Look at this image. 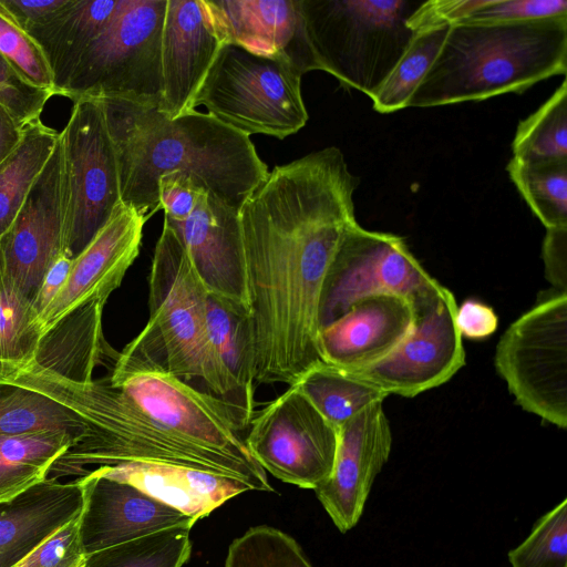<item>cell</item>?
<instances>
[{
	"mask_svg": "<svg viewBox=\"0 0 567 567\" xmlns=\"http://www.w3.org/2000/svg\"><path fill=\"white\" fill-rule=\"evenodd\" d=\"M359 178L334 146L277 165L241 205L257 383L293 384L321 363L319 302L329 265L357 224Z\"/></svg>",
	"mask_w": 567,
	"mask_h": 567,
	"instance_id": "6da1fadb",
	"label": "cell"
},
{
	"mask_svg": "<svg viewBox=\"0 0 567 567\" xmlns=\"http://www.w3.org/2000/svg\"><path fill=\"white\" fill-rule=\"evenodd\" d=\"M116 155L121 202L145 220L161 209L158 179L182 172L239 213L268 166L250 137L195 109L176 117L155 106L101 97Z\"/></svg>",
	"mask_w": 567,
	"mask_h": 567,
	"instance_id": "7a4b0ae2",
	"label": "cell"
},
{
	"mask_svg": "<svg viewBox=\"0 0 567 567\" xmlns=\"http://www.w3.org/2000/svg\"><path fill=\"white\" fill-rule=\"evenodd\" d=\"M567 71V18L451 25L406 107H432L523 93Z\"/></svg>",
	"mask_w": 567,
	"mask_h": 567,
	"instance_id": "3957f363",
	"label": "cell"
},
{
	"mask_svg": "<svg viewBox=\"0 0 567 567\" xmlns=\"http://www.w3.org/2000/svg\"><path fill=\"white\" fill-rule=\"evenodd\" d=\"M11 382L52 396L76 412L86 425L84 435L53 463L48 477H82L86 466L137 462L183 466L237 480L220 461L157 424L109 377L73 381L31 365Z\"/></svg>",
	"mask_w": 567,
	"mask_h": 567,
	"instance_id": "277c9868",
	"label": "cell"
},
{
	"mask_svg": "<svg viewBox=\"0 0 567 567\" xmlns=\"http://www.w3.org/2000/svg\"><path fill=\"white\" fill-rule=\"evenodd\" d=\"M150 319L117 354L112 379L162 371L214 395L206 331L208 291L174 228L164 220L148 277Z\"/></svg>",
	"mask_w": 567,
	"mask_h": 567,
	"instance_id": "5b68a950",
	"label": "cell"
},
{
	"mask_svg": "<svg viewBox=\"0 0 567 567\" xmlns=\"http://www.w3.org/2000/svg\"><path fill=\"white\" fill-rule=\"evenodd\" d=\"M422 2L300 0V10L321 71L371 97L412 41L408 22Z\"/></svg>",
	"mask_w": 567,
	"mask_h": 567,
	"instance_id": "8992f818",
	"label": "cell"
},
{
	"mask_svg": "<svg viewBox=\"0 0 567 567\" xmlns=\"http://www.w3.org/2000/svg\"><path fill=\"white\" fill-rule=\"evenodd\" d=\"M302 75L287 61L252 53L234 43L220 47L193 107L246 134L284 140L308 122Z\"/></svg>",
	"mask_w": 567,
	"mask_h": 567,
	"instance_id": "52a82bcc",
	"label": "cell"
},
{
	"mask_svg": "<svg viewBox=\"0 0 567 567\" xmlns=\"http://www.w3.org/2000/svg\"><path fill=\"white\" fill-rule=\"evenodd\" d=\"M167 0H118L99 35L78 59L59 95L114 97L158 107L161 40Z\"/></svg>",
	"mask_w": 567,
	"mask_h": 567,
	"instance_id": "ba28073f",
	"label": "cell"
},
{
	"mask_svg": "<svg viewBox=\"0 0 567 567\" xmlns=\"http://www.w3.org/2000/svg\"><path fill=\"white\" fill-rule=\"evenodd\" d=\"M109 378L163 429L220 461L250 491H274L247 447V430L224 401L162 371Z\"/></svg>",
	"mask_w": 567,
	"mask_h": 567,
	"instance_id": "9c48e42d",
	"label": "cell"
},
{
	"mask_svg": "<svg viewBox=\"0 0 567 567\" xmlns=\"http://www.w3.org/2000/svg\"><path fill=\"white\" fill-rule=\"evenodd\" d=\"M497 373L516 403L567 427V292L553 289L517 318L495 351Z\"/></svg>",
	"mask_w": 567,
	"mask_h": 567,
	"instance_id": "30bf717a",
	"label": "cell"
},
{
	"mask_svg": "<svg viewBox=\"0 0 567 567\" xmlns=\"http://www.w3.org/2000/svg\"><path fill=\"white\" fill-rule=\"evenodd\" d=\"M63 152V251L76 257L121 202L116 155L99 99L74 102L60 132Z\"/></svg>",
	"mask_w": 567,
	"mask_h": 567,
	"instance_id": "8fae6325",
	"label": "cell"
},
{
	"mask_svg": "<svg viewBox=\"0 0 567 567\" xmlns=\"http://www.w3.org/2000/svg\"><path fill=\"white\" fill-rule=\"evenodd\" d=\"M439 284L402 237L368 230L357 223L344 234L329 265L320 295L319 328L364 298L390 293L413 303Z\"/></svg>",
	"mask_w": 567,
	"mask_h": 567,
	"instance_id": "7c38bea8",
	"label": "cell"
},
{
	"mask_svg": "<svg viewBox=\"0 0 567 567\" xmlns=\"http://www.w3.org/2000/svg\"><path fill=\"white\" fill-rule=\"evenodd\" d=\"M412 307V329L389 354L369 365L346 371L388 395L404 398L419 395L454 377L465 364L464 346L455 321L454 295L439 284Z\"/></svg>",
	"mask_w": 567,
	"mask_h": 567,
	"instance_id": "4fadbf2b",
	"label": "cell"
},
{
	"mask_svg": "<svg viewBox=\"0 0 567 567\" xmlns=\"http://www.w3.org/2000/svg\"><path fill=\"white\" fill-rule=\"evenodd\" d=\"M245 440L265 471L285 483L315 489L332 472L338 430L291 384L256 412Z\"/></svg>",
	"mask_w": 567,
	"mask_h": 567,
	"instance_id": "5bb4252c",
	"label": "cell"
},
{
	"mask_svg": "<svg viewBox=\"0 0 567 567\" xmlns=\"http://www.w3.org/2000/svg\"><path fill=\"white\" fill-rule=\"evenodd\" d=\"M63 152L58 144L13 223L0 238L4 274L31 306L53 260L63 251Z\"/></svg>",
	"mask_w": 567,
	"mask_h": 567,
	"instance_id": "9a60e30c",
	"label": "cell"
},
{
	"mask_svg": "<svg viewBox=\"0 0 567 567\" xmlns=\"http://www.w3.org/2000/svg\"><path fill=\"white\" fill-rule=\"evenodd\" d=\"M391 449L392 431L383 402L369 405L338 429L332 472L315 492L341 533L359 522Z\"/></svg>",
	"mask_w": 567,
	"mask_h": 567,
	"instance_id": "2e32d148",
	"label": "cell"
},
{
	"mask_svg": "<svg viewBox=\"0 0 567 567\" xmlns=\"http://www.w3.org/2000/svg\"><path fill=\"white\" fill-rule=\"evenodd\" d=\"M78 480L83 493L78 528L85 556L171 527H193L196 523L133 485L95 468Z\"/></svg>",
	"mask_w": 567,
	"mask_h": 567,
	"instance_id": "e0dca14e",
	"label": "cell"
},
{
	"mask_svg": "<svg viewBox=\"0 0 567 567\" xmlns=\"http://www.w3.org/2000/svg\"><path fill=\"white\" fill-rule=\"evenodd\" d=\"M145 219L120 202L104 226L73 258L63 288L40 318L45 333L69 313L92 301L106 302L140 254Z\"/></svg>",
	"mask_w": 567,
	"mask_h": 567,
	"instance_id": "ac0fdd59",
	"label": "cell"
},
{
	"mask_svg": "<svg viewBox=\"0 0 567 567\" xmlns=\"http://www.w3.org/2000/svg\"><path fill=\"white\" fill-rule=\"evenodd\" d=\"M221 45L206 0H167L158 111L176 117L194 110L195 95Z\"/></svg>",
	"mask_w": 567,
	"mask_h": 567,
	"instance_id": "d6986e66",
	"label": "cell"
},
{
	"mask_svg": "<svg viewBox=\"0 0 567 567\" xmlns=\"http://www.w3.org/2000/svg\"><path fill=\"white\" fill-rule=\"evenodd\" d=\"M223 44L290 63L301 75L320 70L300 0H206Z\"/></svg>",
	"mask_w": 567,
	"mask_h": 567,
	"instance_id": "ffe728a7",
	"label": "cell"
},
{
	"mask_svg": "<svg viewBox=\"0 0 567 567\" xmlns=\"http://www.w3.org/2000/svg\"><path fill=\"white\" fill-rule=\"evenodd\" d=\"M164 220L178 235L207 291L248 309L238 212L205 190L186 219Z\"/></svg>",
	"mask_w": 567,
	"mask_h": 567,
	"instance_id": "44dd1931",
	"label": "cell"
},
{
	"mask_svg": "<svg viewBox=\"0 0 567 567\" xmlns=\"http://www.w3.org/2000/svg\"><path fill=\"white\" fill-rule=\"evenodd\" d=\"M412 303L396 295H377L354 303L346 313L319 331L322 362L354 370L389 354L410 332Z\"/></svg>",
	"mask_w": 567,
	"mask_h": 567,
	"instance_id": "7402d4cb",
	"label": "cell"
},
{
	"mask_svg": "<svg viewBox=\"0 0 567 567\" xmlns=\"http://www.w3.org/2000/svg\"><path fill=\"white\" fill-rule=\"evenodd\" d=\"M206 331L214 373V395L248 427L256 414L254 347L248 309L208 292Z\"/></svg>",
	"mask_w": 567,
	"mask_h": 567,
	"instance_id": "603a6c76",
	"label": "cell"
},
{
	"mask_svg": "<svg viewBox=\"0 0 567 567\" xmlns=\"http://www.w3.org/2000/svg\"><path fill=\"white\" fill-rule=\"evenodd\" d=\"M79 480L47 477L17 496L0 502V567H16L41 542L80 515Z\"/></svg>",
	"mask_w": 567,
	"mask_h": 567,
	"instance_id": "cb8c5ba5",
	"label": "cell"
},
{
	"mask_svg": "<svg viewBox=\"0 0 567 567\" xmlns=\"http://www.w3.org/2000/svg\"><path fill=\"white\" fill-rule=\"evenodd\" d=\"M95 470L133 485L196 522L228 499L250 491L237 480L175 465L131 462Z\"/></svg>",
	"mask_w": 567,
	"mask_h": 567,
	"instance_id": "d4e9b609",
	"label": "cell"
},
{
	"mask_svg": "<svg viewBox=\"0 0 567 567\" xmlns=\"http://www.w3.org/2000/svg\"><path fill=\"white\" fill-rule=\"evenodd\" d=\"M118 0H68L27 33L42 51L54 82V94L65 85L78 59L105 28Z\"/></svg>",
	"mask_w": 567,
	"mask_h": 567,
	"instance_id": "484cf974",
	"label": "cell"
},
{
	"mask_svg": "<svg viewBox=\"0 0 567 567\" xmlns=\"http://www.w3.org/2000/svg\"><path fill=\"white\" fill-rule=\"evenodd\" d=\"M104 305L103 301H92L61 319L43 334L31 365L73 381L93 379V370L105 353Z\"/></svg>",
	"mask_w": 567,
	"mask_h": 567,
	"instance_id": "4316f807",
	"label": "cell"
},
{
	"mask_svg": "<svg viewBox=\"0 0 567 567\" xmlns=\"http://www.w3.org/2000/svg\"><path fill=\"white\" fill-rule=\"evenodd\" d=\"M59 136L60 132L41 120L34 121L23 127L18 145L0 163V238L47 165Z\"/></svg>",
	"mask_w": 567,
	"mask_h": 567,
	"instance_id": "83f0119b",
	"label": "cell"
},
{
	"mask_svg": "<svg viewBox=\"0 0 567 567\" xmlns=\"http://www.w3.org/2000/svg\"><path fill=\"white\" fill-rule=\"evenodd\" d=\"M76 441L65 431L0 436V502L45 480L53 463Z\"/></svg>",
	"mask_w": 567,
	"mask_h": 567,
	"instance_id": "f1b7e54d",
	"label": "cell"
},
{
	"mask_svg": "<svg viewBox=\"0 0 567 567\" xmlns=\"http://www.w3.org/2000/svg\"><path fill=\"white\" fill-rule=\"evenodd\" d=\"M293 384L337 430L388 396L374 384L324 362L307 370Z\"/></svg>",
	"mask_w": 567,
	"mask_h": 567,
	"instance_id": "f546056e",
	"label": "cell"
},
{
	"mask_svg": "<svg viewBox=\"0 0 567 567\" xmlns=\"http://www.w3.org/2000/svg\"><path fill=\"white\" fill-rule=\"evenodd\" d=\"M85 430L81 416L52 396L17 382L0 381V436L65 431L80 440Z\"/></svg>",
	"mask_w": 567,
	"mask_h": 567,
	"instance_id": "4dcf8cb0",
	"label": "cell"
},
{
	"mask_svg": "<svg viewBox=\"0 0 567 567\" xmlns=\"http://www.w3.org/2000/svg\"><path fill=\"white\" fill-rule=\"evenodd\" d=\"M43 334L33 307L8 280L0 252V381H13L33 363Z\"/></svg>",
	"mask_w": 567,
	"mask_h": 567,
	"instance_id": "1f68e13d",
	"label": "cell"
},
{
	"mask_svg": "<svg viewBox=\"0 0 567 567\" xmlns=\"http://www.w3.org/2000/svg\"><path fill=\"white\" fill-rule=\"evenodd\" d=\"M507 172L546 229L567 227V158L523 162L512 157Z\"/></svg>",
	"mask_w": 567,
	"mask_h": 567,
	"instance_id": "d6a6232c",
	"label": "cell"
},
{
	"mask_svg": "<svg viewBox=\"0 0 567 567\" xmlns=\"http://www.w3.org/2000/svg\"><path fill=\"white\" fill-rule=\"evenodd\" d=\"M513 157L523 162L567 158V83L520 121L512 144Z\"/></svg>",
	"mask_w": 567,
	"mask_h": 567,
	"instance_id": "836d02e7",
	"label": "cell"
},
{
	"mask_svg": "<svg viewBox=\"0 0 567 567\" xmlns=\"http://www.w3.org/2000/svg\"><path fill=\"white\" fill-rule=\"evenodd\" d=\"M450 28L445 24L415 32L392 72L370 97L375 111L391 113L406 107L412 93L439 55Z\"/></svg>",
	"mask_w": 567,
	"mask_h": 567,
	"instance_id": "e575fe53",
	"label": "cell"
},
{
	"mask_svg": "<svg viewBox=\"0 0 567 567\" xmlns=\"http://www.w3.org/2000/svg\"><path fill=\"white\" fill-rule=\"evenodd\" d=\"M190 529L175 526L95 551L82 567H183L192 551Z\"/></svg>",
	"mask_w": 567,
	"mask_h": 567,
	"instance_id": "d590c367",
	"label": "cell"
},
{
	"mask_svg": "<svg viewBox=\"0 0 567 567\" xmlns=\"http://www.w3.org/2000/svg\"><path fill=\"white\" fill-rule=\"evenodd\" d=\"M225 567H313L290 535L271 526L249 528L233 540Z\"/></svg>",
	"mask_w": 567,
	"mask_h": 567,
	"instance_id": "8d00e7d4",
	"label": "cell"
},
{
	"mask_svg": "<svg viewBox=\"0 0 567 567\" xmlns=\"http://www.w3.org/2000/svg\"><path fill=\"white\" fill-rule=\"evenodd\" d=\"M512 567H567V499L540 517L528 537L508 553Z\"/></svg>",
	"mask_w": 567,
	"mask_h": 567,
	"instance_id": "74e56055",
	"label": "cell"
},
{
	"mask_svg": "<svg viewBox=\"0 0 567 567\" xmlns=\"http://www.w3.org/2000/svg\"><path fill=\"white\" fill-rule=\"evenodd\" d=\"M0 55L25 82L54 94L53 76L42 51L1 2Z\"/></svg>",
	"mask_w": 567,
	"mask_h": 567,
	"instance_id": "f35d334b",
	"label": "cell"
},
{
	"mask_svg": "<svg viewBox=\"0 0 567 567\" xmlns=\"http://www.w3.org/2000/svg\"><path fill=\"white\" fill-rule=\"evenodd\" d=\"M548 18H567L566 0H482L462 22L499 24Z\"/></svg>",
	"mask_w": 567,
	"mask_h": 567,
	"instance_id": "ab89813d",
	"label": "cell"
},
{
	"mask_svg": "<svg viewBox=\"0 0 567 567\" xmlns=\"http://www.w3.org/2000/svg\"><path fill=\"white\" fill-rule=\"evenodd\" d=\"M53 92L25 82L0 55V104L23 128L40 120Z\"/></svg>",
	"mask_w": 567,
	"mask_h": 567,
	"instance_id": "60d3db41",
	"label": "cell"
},
{
	"mask_svg": "<svg viewBox=\"0 0 567 567\" xmlns=\"http://www.w3.org/2000/svg\"><path fill=\"white\" fill-rule=\"evenodd\" d=\"M78 518L58 528L16 567H82L86 556L80 544Z\"/></svg>",
	"mask_w": 567,
	"mask_h": 567,
	"instance_id": "b9f144b4",
	"label": "cell"
},
{
	"mask_svg": "<svg viewBox=\"0 0 567 567\" xmlns=\"http://www.w3.org/2000/svg\"><path fill=\"white\" fill-rule=\"evenodd\" d=\"M157 185L164 217L173 221L186 219L194 210L200 195L207 190L196 177L182 172L162 176Z\"/></svg>",
	"mask_w": 567,
	"mask_h": 567,
	"instance_id": "7bdbcfd3",
	"label": "cell"
},
{
	"mask_svg": "<svg viewBox=\"0 0 567 567\" xmlns=\"http://www.w3.org/2000/svg\"><path fill=\"white\" fill-rule=\"evenodd\" d=\"M542 258L553 289L567 292V227L546 229Z\"/></svg>",
	"mask_w": 567,
	"mask_h": 567,
	"instance_id": "ee69618b",
	"label": "cell"
},
{
	"mask_svg": "<svg viewBox=\"0 0 567 567\" xmlns=\"http://www.w3.org/2000/svg\"><path fill=\"white\" fill-rule=\"evenodd\" d=\"M455 321L461 337L471 340L486 339L498 327L494 309L475 299H466L457 306Z\"/></svg>",
	"mask_w": 567,
	"mask_h": 567,
	"instance_id": "f6af8a7d",
	"label": "cell"
},
{
	"mask_svg": "<svg viewBox=\"0 0 567 567\" xmlns=\"http://www.w3.org/2000/svg\"><path fill=\"white\" fill-rule=\"evenodd\" d=\"M73 258L62 251L45 272L33 302V310L39 319L63 288L72 266Z\"/></svg>",
	"mask_w": 567,
	"mask_h": 567,
	"instance_id": "bcb514c9",
	"label": "cell"
},
{
	"mask_svg": "<svg viewBox=\"0 0 567 567\" xmlns=\"http://www.w3.org/2000/svg\"><path fill=\"white\" fill-rule=\"evenodd\" d=\"M20 27L28 31L61 9L68 0H0Z\"/></svg>",
	"mask_w": 567,
	"mask_h": 567,
	"instance_id": "7dc6e473",
	"label": "cell"
},
{
	"mask_svg": "<svg viewBox=\"0 0 567 567\" xmlns=\"http://www.w3.org/2000/svg\"><path fill=\"white\" fill-rule=\"evenodd\" d=\"M22 130L12 115L0 104V163L18 145Z\"/></svg>",
	"mask_w": 567,
	"mask_h": 567,
	"instance_id": "c3c4849f",
	"label": "cell"
}]
</instances>
